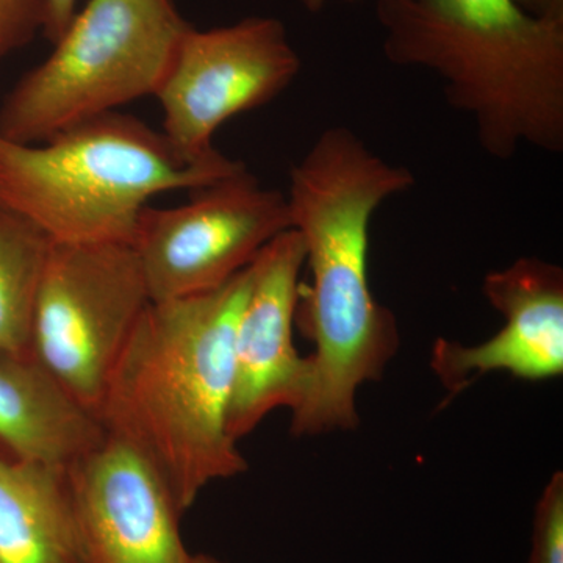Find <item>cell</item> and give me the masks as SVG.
<instances>
[{
	"instance_id": "obj_1",
	"label": "cell",
	"mask_w": 563,
	"mask_h": 563,
	"mask_svg": "<svg viewBox=\"0 0 563 563\" xmlns=\"http://www.w3.org/2000/svg\"><path fill=\"white\" fill-rule=\"evenodd\" d=\"M413 185L410 169L344 125L322 132L291 168L285 196L310 273L295 325L314 344L309 387L291 412L295 435L357 428L358 388L379 380L398 352L395 313L369 287V228L384 202Z\"/></svg>"
},
{
	"instance_id": "obj_2",
	"label": "cell",
	"mask_w": 563,
	"mask_h": 563,
	"mask_svg": "<svg viewBox=\"0 0 563 563\" xmlns=\"http://www.w3.org/2000/svg\"><path fill=\"white\" fill-rule=\"evenodd\" d=\"M251 265L217 290L151 302L110 374L98 420L161 474L181 512L247 470L229 432L233 339Z\"/></svg>"
},
{
	"instance_id": "obj_3",
	"label": "cell",
	"mask_w": 563,
	"mask_h": 563,
	"mask_svg": "<svg viewBox=\"0 0 563 563\" xmlns=\"http://www.w3.org/2000/svg\"><path fill=\"white\" fill-rule=\"evenodd\" d=\"M376 14L387 60L439 76L488 155L563 151V24L514 0H376Z\"/></svg>"
},
{
	"instance_id": "obj_4",
	"label": "cell",
	"mask_w": 563,
	"mask_h": 563,
	"mask_svg": "<svg viewBox=\"0 0 563 563\" xmlns=\"http://www.w3.org/2000/svg\"><path fill=\"white\" fill-rule=\"evenodd\" d=\"M221 152L188 158L163 132L106 114L43 143L0 135V203L55 244H131L144 207L162 192L198 191L240 172Z\"/></svg>"
},
{
	"instance_id": "obj_5",
	"label": "cell",
	"mask_w": 563,
	"mask_h": 563,
	"mask_svg": "<svg viewBox=\"0 0 563 563\" xmlns=\"http://www.w3.org/2000/svg\"><path fill=\"white\" fill-rule=\"evenodd\" d=\"M190 27L173 0H88L0 103V135L43 143L155 96Z\"/></svg>"
},
{
	"instance_id": "obj_6",
	"label": "cell",
	"mask_w": 563,
	"mask_h": 563,
	"mask_svg": "<svg viewBox=\"0 0 563 563\" xmlns=\"http://www.w3.org/2000/svg\"><path fill=\"white\" fill-rule=\"evenodd\" d=\"M151 303L131 244H52L31 354L70 398L98 418L103 391Z\"/></svg>"
},
{
	"instance_id": "obj_7",
	"label": "cell",
	"mask_w": 563,
	"mask_h": 563,
	"mask_svg": "<svg viewBox=\"0 0 563 563\" xmlns=\"http://www.w3.org/2000/svg\"><path fill=\"white\" fill-rule=\"evenodd\" d=\"M290 229L287 196L243 166L187 203L144 207L132 247L151 302H165L217 290Z\"/></svg>"
},
{
	"instance_id": "obj_8",
	"label": "cell",
	"mask_w": 563,
	"mask_h": 563,
	"mask_svg": "<svg viewBox=\"0 0 563 563\" xmlns=\"http://www.w3.org/2000/svg\"><path fill=\"white\" fill-rule=\"evenodd\" d=\"M299 69L301 58L276 18L250 16L209 31L191 25L154 96L163 135L185 157H210L225 122L279 98Z\"/></svg>"
},
{
	"instance_id": "obj_9",
	"label": "cell",
	"mask_w": 563,
	"mask_h": 563,
	"mask_svg": "<svg viewBox=\"0 0 563 563\" xmlns=\"http://www.w3.org/2000/svg\"><path fill=\"white\" fill-rule=\"evenodd\" d=\"M66 483L81 563H191L179 504L131 444L106 432Z\"/></svg>"
},
{
	"instance_id": "obj_10",
	"label": "cell",
	"mask_w": 563,
	"mask_h": 563,
	"mask_svg": "<svg viewBox=\"0 0 563 563\" xmlns=\"http://www.w3.org/2000/svg\"><path fill=\"white\" fill-rule=\"evenodd\" d=\"M306 251L295 229L280 233L251 263V285L233 339V385L229 432L250 435L274 410L290 412L309 387V357L295 346Z\"/></svg>"
},
{
	"instance_id": "obj_11",
	"label": "cell",
	"mask_w": 563,
	"mask_h": 563,
	"mask_svg": "<svg viewBox=\"0 0 563 563\" xmlns=\"http://www.w3.org/2000/svg\"><path fill=\"white\" fill-rule=\"evenodd\" d=\"M483 292L504 318L503 328L484 343H433L431 368L451 396L485 374L509 373L518 379L547 380L563 373V272L536 257L515 261L484 277Z\"/></svg>"
},
{
	"instance_id": "obj_12",
	"label": "cell",
	"mask_w": 563,
	"mask_h": 563,
	"mask_svg": "<svg viewBox=\"0 0 563 563\" xmlns=\"http://www.w3.org/2000/svg\"><path fill=\"white\" fill-rule=\"evenodd\" d=\"M106 435L32 354H0V453L68 468Z\"/></svg>"
},
{
	"instance_id": "obj_13",
	"label": "cell",
	"mask_w": 563,
	"mask_h": 563,
	"mask_svg": "<svg viewBox=\"0 0 563 563\" xmlns=\"http://www.w3.org/2000/svg\"><path fill=\"white\" fill-rule=\"evenodd\" d=\"M0 563H81L66 468L0 453Z\"/></svg>"
},
{
	"instance_id": "obj_14",
	"label": "cell",
	"mask_w": 563,
	"mask_h": 563,
	"mask_svg": "<svg viewBox=\"0 0 563 563\" xmlns=\"http://www.w3.org/2000/svg\"><path fill=\"white\" fill-rule=\"evenodd\" d=\"M52 244L38 225L0 203V354H31L33 318Z\"/></svg>"
},
{
	"instance_id": "obj_15",
	"label": "cell",
	"mask_w": 563,
	"mask_h": 563,
	"mask_svg": "<svg viewBox=\"0 0 563 563\" xmlns=\"http://www.w3.org/2000/svg\"><path fill=\"white\" fill-rule=\"evenodd\" d=\"M529 563H563V473L544 485L533 510Z\"/></svg>"
},
{
	"instance_id": "obj_16",
	"label": "cell",
	"mask_w": 563,
	"mask_h": 563,
	"mask_svg": "<svg viewBox=\"0 0 563 563\" xmlns=\"http://www.w3.org/2000/svg\"><path fill=\"white\" fill-rule=\"evenodd\" d=\"M47 0H0V60L44 32Z\"/></svg>"
},
{
	"instance_id": "obj_17",
	"label": "cell",
	"mask_w": 563,
	"mask_h": 563,
	"mask_svg": "<svg viewBox=\"0 0 563 563\" xmlns=\"http://www.w3.org/2000/svg\"><path fill=\"white\" fill-rule=\"evenodd\" d=\"M76 13L77 0H47V20L43 35L54 44L66 31Z\"/></svg>"
},
{
	"instance_id": "obj_18",
	"label": "cell",
	"mask_w": 563,
	"mask_h": 563,
	"mask_svg": "<svg viewBox=\"0 0 563 563\" xmlns=\"http://www.w3.org/2000/svg\"><path fill=\"white\" fill-rule=\"evenodd\" d=\"M514 2L529 16L563 24V0H514Z\"/></svg>"
},
{
	"instance_id": "obj_19",
	"label": "cell",
	"mask_w": 563,
	"mask_h": 563,
	"mask_svg": "<svg viewBox=\"0 0 563 563\" xmlns=\"http://www.w3.org/2000/svg\"><path fill=\"white\" fill-rule=\"evenodd\" d=\"M302 9L309 13H321L322 10L328 9L332 3H357L363 0H298Z\"/></svg>"
},
{
	"instance_id": "obj_20",
	"label": "cell",
	"mask_w": 563,
	"mask_h": 563,
	"mask_svg": "<svg viewBox=\"0 0 563 563\" xmlns=\"http://www.w3.org/2000/svg\"><path fill=\"white\" fill-rule=\"evenodd\" d=\"M191 563H222V562L218 561V559L211 558V555L196 554V555H192Z\"/></svg>"
}]
</instances>
